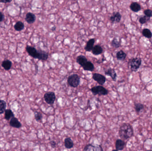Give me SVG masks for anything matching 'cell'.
Returning a JSON list of instances; mask_svg holds the SVG:
<instances>
[{
	"instance_id": "obj_1",
	"label": "cell",
	"mask_w": 152,
	"mask_h": 151,
	"mask_svg": "<svg viewBox=\"0 0 152 151\" xmlns=\"http://www.w3.org/2000/svg\"><path fill=\"white\" fill-rule=\"evenodd\" d=\"M26 50L28 55L34 59H38L39 60H46L49 58V53L45 51L37 50L34 47L27 45L26 47Z\"/></svg>"
},
{
	"instance_id": "obj_2",
	"label": "cell",
	"mask_w": 152,
	"mask_h": 151,
	"mask_svg": "<svg viewBox=\"0 0 152 151\" xmlns=\"http://www.w3.org/2000/svg\"><path fill=\"white\" fill-rule=\"evenodd\" d=\"M134 134L133 129L131 125L124 123L121 125L119 130V135L121 138L126 140L132 137Z\"/></svg>"
},
{
	"instance_id": "obj_3",
	"label": "cell",
	"mask_w": 152,
	"mask_h": 151,
	"mask_svg": "<svg viewBox=\"0 0 152 151\" xmlns=\"http://www.w3.org/2000/svg\"><path fill=\"white\" fill-rule=\"evenodd\" d=\"M142 60L139 58H134L130 59L129 61V67L132 72H136L141 65Z\"/></svg>"
},
{
	"instance_id": "obj_4",
	"label": "cell",
	"mask_w": 152,
	"mask_h": 151,
	"mask_svg": "<svg viewBox=\"0 0 152 151\" xmlns=\"http://www.w3.org/2000/svg\"><path fill=\"white\" fill-rule=\"evenodd\" d=\"M67 83L70 87L74 88L77 87L80 85V77L77 74H72L68 77Z\"/></svg>"
},
{
	"instance_id": "obj_5",
	"label": "cell",
	"mask_w": 152,
	"mask_h": 151,
	"mask_svg": "<svg viewBox=\"0 0 152 151\" xmlns=\"http://www.w3.org/2000/svg\"><path fill=\"white\" fill-rule=\"evenodd\" d=\"M91 91L94 95H106L108 94V90L102 85H97L91 89Z\"/></svg>"
},
{
	"instance_id": "obj_6",
	"label": "cell",
	"mask_w": 152,
	"mask_h": 151,
	"mask_svg": "<svg viewBox=\"0 0 152 151\" xmlns=\"http://www.w3.org/2000/svg\"><path fill=\"white\" fill-rule=\"evenodd\" d=\"M44 98L47 103L49 105H53L55 102L56 95L53 92H49L44 94Z\"/></svg>"
},
{
	"instance_id": "obj_7",
	"label": "cell",
	"mask_w": 152,
	"mask_h": 151,
	"mask_svg": "<svg viewBox=\"0 0 152 151\" xmlns=\"http://www.w3.org/2000/svg\"><path fill=\"white\" fill-rule=\"evenodd\" d=\"M103 148L100 145L89 144L84 147L83 151H103Z\"/></svg>"
},
{
	"instance_id": "obj_8",
	"label": "cell",
	"mask_w": 152,
	"mask_h": 151,
	"mask_svg": "<svg viewBox=\"0 0 152 151\" xmlns=\"http://www.w3.org/2000/svg\"><path fill=\"white\" fill-rule=\"evenodd\" d=\"M92 78L93 79L97 82L99 84H100L101 85H103L106 83V77L100 74H98V73L93 74Z\"/></svg>"
},
{
	"instance_id": "obj_9",
	"label": "cell",
	"mask_w": 152,
	"mask_h": 151,
	"mask_svg": "<svg viewBox=\"0 0 152 151\" xmlns=\"http://www.w3.org/2000/svg\"><path fill=\"white\" fill-rule=\"evenodd\" d=\"M121 19V14L118 12H115L113 13L112 15L110 16V20L112 23L114 24L120 22Z\"/></svg>"
},
{
	"instance_id": "obj_10",
	"label": "cell",
	"mask_w": 152,
	"mask_h": 151,
	"mask_svg": "<svg viewBox=\"0 0 152 151\" xmlns=\"http://www.w3.org/2000/svg\"><path fill=\"white\" fill-rule=\"evenodd\" d=\"M106 76H108L111 78L113 81H116L117 80V74L115 71L113 69L110 68L104 71Z\"/></svg>"
},
{
	"instance_id": "obj_11",
	"label": "cell",
	"mask_w": 152,
	"mask_h": 151,
	"mask_svg": "<svg viewBox=\"0 0 152 151\" xmlns=\"http://www.w3.org/2000/svg\"><path fill=\"white\" fill-rule=\"evenodd\" d=\"M25 20L28 24H32L35 22L36 20V17L35 14L32 13H27L25 16Z\"/></svg>"
},
{
	"instance_id": "obj_12",
	"label": "cell",
	"mask_w": 152,
	"mask_h": 151,
	"mask_svg": "<svg viewBox=\"0 0 152 151\" xmlns=\"http://www.w3.org/2000/svg\"><path fill=\"white\" fill-rule=\"evenodd\" d=\"M10 125L12 127L15 128H20L22 126L21 123L19 121L18 119L15 117L12 118L10 122Z\"/></svg>"
},
{
	"instance_id": "obj_13",
	"label": "cell",
	"mask_w": 152,
	"mask_h": 151,
	"mask_svg": "<svg viewBox=\"0 0 152 151\" xmlns=\"http://www.w3.org/2000/svg\"><path fill=\"white\" fill-rule=\"evenodd\" d=\"M95 39H89V41L87 42L86 45L84 47V50L86 52H91L93 50V48L94 47V44Z\"/></svg>"
},
{
	"instance_id": "obj_14",
	"label": "cell",
	"mask_w": 152,
	"mask_h": 151,
	"mask_svg": "<svg viewBox=\"0 0 152 151\" xmlns=\"http://www.w3.org/2000/svg\"><path fill=\"white\" fill-rule=\"evenodd\" d=\"M125 146V143L121 139H117L116 141L115 147L117 151H122Z\"/></svg>"
},
{
	"instance_id": "obj_15",
	"label": "cell",
	"mask_w": 152,
	"mask_h": 151,
	"mask_svg": "<svg viewBox=\"0 0 152 151\" xmlns=\"http://www.w3.org/2000/svg\"><path fill=\"white\" fill-rule=\"evenodd\" d=\"M87 59L86 58V56L83 55L78 56L76 58L77 63L82 66V67L85 64V63H87Z\"/></svg>"
},
{
	"instance_id": "obj_16",
	"label": "cell",
	"mask_w": 152,
	"mask_h": 151,
	"mask_svg": "<svg viewBox=\"0 0 152 151\" xmlns=\"http://www.w3.org/2000/svg\"><path fill=\"white\" fill-rule=\"evenodd\" d=\"M130 8L132 11L135 12V13H137L139 11L141 10V6L139 3H137V2H132L131 3L130 5Z\"/></svg>"
},
{
	"instance_id": "obj_17",
	"label": "cell",
	"mask_w": 152,
	"mask_h": 151,
	"mask_svg": "<svg viewBox=\"0 0 152 151\" xmlns=\"http://www.w3.org/2000/svg\"><path fill=\"white\" fill-rule=\"evenodd\" d=\"M103 52V48L99 45H96L93 48L92 51V53L94 55L97 56L101 54Z\"/></svg>"
},
{
	"instance_id": "obj_18",
	"label": "cell",
	"mask_w": 152,
	"mask_h": 151,
	"mask_svg": "<svg viewBox=\"0 0 152 151\" xmlns=\"http://www.w3.org/2000/svg\"><path fill=\"white\" fill-rule=\"evenodd\" d=\"M84 71H90L93 72L94 69V66L93 64V63L90 61H88L86 63H85V64L82 67Z\"/></svg>"
},
{
	"instance_id": "obj_19",
	"label": "cell",
	"mask_w": 152,
	"mask_h": 151,
	"mask_svg": "<svg viewBox=\"0 0 152 151\" xmlns=\"http://www.w3.org/2000/svg\"><path fill=\"white\" fill-rule=\"evenodd\" d=\"M64 145L66 148L71 149L73 148L74 144L72 139L68 137L65 139V141H64Z\"/></svg>"
},
{
	"instance_id": "obj_20",
	"label": "cell",
	"mask_w": 152,
	"mask_h": 151,
	"mask_svg": "<svg viewBox=\"0 0 152 151\" xmlns=\"http://www.w3.org/2000/svg\"><path fill=\"white\" fill-rule=\"evenodd\" d=\"M127 54L122 50H120L116 53V57L118 60L124 61L126 57Z\"/></svg>"
},
{
	"instance_id": "obj_21",
	"label": "cell",
	"mask_w": 152,
	"mask_h": 151,
	"mask_svg": "<svg viewBox=\"0 0 152 151\" xmlns=\"http://www.w3.org/2000/svg\"><path fill=\"white\" fill-rule=\"evenodd\" d=\"M12 63V62L8 59H6L2 62V66L6 71H8L11 68Z\"/></svg>"
},
{
	"instance_id": "obj_22",
	"label": "cell",
	"mask_w": 152,
	"mask_h": 151,
	"mask_svg": "<svg viewBox=\"0 0 152 151\" xmlns=\"http://www.w3.org/2000/svg\"><path fill=\"white\" fill-rule=\"evenodd\" d=\"M14 117V115L13 111L10 109H6L4 112V118L7 120H10L12 118Z\"/></svg>"
},
{
	"instance_id": "obj_23",
	"label": "cell",
	"mask_w": 152,
	"mask_h": 151,
	"mask_svg": "<svg viewBox=\"0 0 152 151\" xmlns=\"http://www.w3.org/2000/svg\"><path fill=\"white\" fill-rule=\"evenodd\" d=\"M14 27L16 31L19 32L24 29L25 25L21 21H19L16 22L15 24L14 25Z\"/></svg>"
},
{
	"instance_id": "obj_24",
	"label": "cell",
	"mask_w": 152,
	"mask_h": 151,
	"mask_svg": "<svg viewBox=\"0 0 152 151\" xmlns=\"http://www.w3.org/2000/svg\"><path fill=\"white\" fill-rule=\"evenodd\" d=\"M142 34L144 37L148 39L152 38V33L151 31L148 28H145L142 31Z\"/></svg>"
},
{
	"instance_id": "obj_25",
	"label": "cell",
	"mask_w": 152,
	"mask_h": 151,
	"mask_svg": "<svg viewBox=\"0 0 152 151\" xmlns=\"http://www.w3.org/2000/svg\"><path fill=\"white\" fill-rule=\"evenodd\" d=\"M111 45L113 48H120L121 46V43L120 41H118L117 38H114L111 42Z\"/></svg>"
},
{
	"instance_id": "obj_26",
	"label": "cell",
	"mask_w": 152,
	"mask_h": 151,
	"mask_svg": "<svg viewBox=\"0 0 152 151\" xmlns=\"http://www.w3.org/2000/svg\"><path fill=\"white\" fill-rule=\"evenodd\" d=\"M6 103L5 101L2 100H0V114L5 112L6 108Z\"/></svg>"
},
{
	"instance_id": "obj_27",
	"label": "cell",
	"mask_w": 152,
	"mask_h": 151,
	"mask_svg": "<svg viewBox=\"0 0 152 151\" xmlns=\"http://www.w3.org/2000/svg\"><path fill=\"white\" fill-rule=\"evenodd\" d=\"M135 109L137 113H139L141 111H142L144 108V106L142 104L140 103H135Z\"/></svg>"
},
{
	"instance_id": "obj_28",
	"label": "cell",
	"mask_w": 152,
	"mask_h": 151,
	"mask_svg": "<svg viewBox=\"0 0 152 151\" xmlns=\"http://www.w3.org/2000/svg\"><path fill=\"white\" fill-rule=\"evenodd\" d=\"M34 115L36 120L37 122H41L42 118V114L38 111H35L34 112Z\"/></svg>"
},
{
	"instance_id": "obj_29",
	"label": "cell",
	"mask_w": 152,
	"mask_h": 151,
	"mask_svg": "<svg viewBox=\"0 0 152 151\" xmlns=\"http://www.w3.org/2000/svg\"><path fill=\"white\" fill-rule=\"evenodd\" d=\"M150 18L148 17H147L145 16H144L143 17H141L139 19V22L141 24H145L146 23L149 21V20H150Z\"/></svg>"
},
{
	"instance_id": "obj_30",
	"label": "cell",
	"mask_w": 152,
	"mask_h": 151,
	"mask_svg": "<svg viewBox=\"0 0 152 151\" xmlns=\"http://www.w3.org/2000/svg\"><path fill=\"white\" fill-rule=\"evenodd\" d=\"M144 13L148 17L150 18L152 17V10L149 9H147L144 11Z\"/></svg>"
},
{
	"instance_id": "obj_31",
	"label": "cell",
	"mask_w": 152,
	"mask_h": 151,
	"mask_svg": "<svg viewBox=\"0 0 152 151\" xmlns=\"http://www.w3.org/2000/svg\"><path fill=\"white\" fill-rule=\"evenodd\" d=\"M50 144L52 148H55V147H56V143L55 141L52 140L50 142Z\"/></svg>"
},
{
	"instance_id": "obj_32",
	"label": "cell",
	"mask_w": 152,
	"mask_h": 151,
	"mask_svg": "<svg viewBox=\"0 0 152 151\" xmlns=\"http://www.w3.org/2000/svg\"><path fill=\"white\" fill-rule=\"evenodd\" d=\"M4 15L0 12V22H2V21H3V20L4 19Z\"/></svg>"
},
{
	"instance_id": "obj_33",
	"label": "cell",
	"mask_w": 152,
	"mask_h": 151,
	"mask_svg": "<svg viewBox=\"0 0 152 151\" xmlns=\"http://www.w3.org/2000/svg\"><path fill=\"white\" fill-rule=\"evenodd\" d=\"M12 2V1H7V0H3V1H0V2L1 3H10V2Z\"/></svg>"
},
{
	"instance_id": "obj_34",
	"label": "cell",
	"mask_w": 152,
	"mask_h": 151,
	"mask_svg": "<svg viewBox=\"0 0 152 151\" xmlns=\"http://www.w3.org/2000/svg\"><path fill=\"white\" fill-rule=\"evenodd\" d=\"M56 27L55 26H53L52 28H51V30H52V31H54L55 30H56Z\"/></svg>"
},
{
	"instance_id": "obj_35",
	"label": "cell",
	"mask_w": 152,
	"mask_h": 151,
	"mask_svg": "<svg viewBox=\"0 0 152 151\" xmlns=\"http://www.w3.org/2000/svg\"><path fill=\"white\" fill-rule=\"evenodd\" d=\"M117 151V150L116 149H114L113 150V151Z\"/></svg>"
},
{
	"instance_id": "obj_36",
	"label": "cell",
	"mask_w": 152,
	"mask_h": 151,
	"mask_svg": "<svg viewBox=\"0 0 152 151\" xmlns=\"http://www.w3.org/2000/svg\"><path fill=\"white\" fill-rule=\"evenodd\" d=\"M151 151V150H150V151Z\"/></svg>"
}]
</instances>
